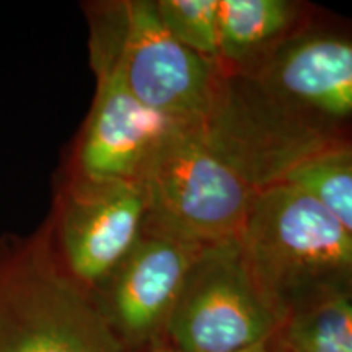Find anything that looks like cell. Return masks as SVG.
Returning <instances> with one entry per match:
<instances>
[{
  "instance_id": "obj_16",
  "label": "cell",
  "mask_w": 352,
  "mask_h": 352,
  "mask_svg": "<svg viewBox=\"0 0 352 352\" xmlns=\"http://www.w3.org/2000/svg\"><path fill=\"white\" fill-rule=\"evenodd\" d=\"M272 340H274V338H272ZM274 346H276V344H274ZM276 351H277V349H276ZM277 352H279V351H277Z\"/></svg>"
},
{
  "instance_id": "obj_3",
  "label": "cell",
  "mask_w": 352,
  "mask_h": 352,
  "mask_svg": "<svg viewBox=\"0 0 352 352\" xmlns=\"http://www.w3.org/2000/svg\"><path fill=\"white\" fill-rule=\"evenodd\" d=\"M91 60L107 65L140 103L183 124H199L222 94L227 70L171 38L152 0L104 7L94 21Z\"/></svg>"
},
{
  "instance_id": "obj_12",
  "label": "cell",
  "mask_w": 352,
  "mask_h": 352,
  "mask_svg": "<svg viewBox=\"0 0 352 352\" xmlns=\"http://www.w3.org/2000/svg\"><path fill=\"white\" fill-rule=\"evenodd\" d=\"M155 8L175 41L220 64L219 0H155Z\"/></svg>"
},
{
  "instance_id": "obj_9",
  "label": "cell",
  "mask_w": 352,
  "mask_h": 352,
  "mask_svg": "<svg viewBox=\"0 0 352 352\" xmlns=\"http://www.w3.org/2000/svg\"><path fill=\"white\" fill-rule=\"evenodd\" d=\"M202 246L142 233L131 253L104 280L101 308L121 341L142 344L165 333L192 259Z\"/></svg>"
},
{
  "instance_id": "obj_10",
  "label": "cell",
  "mask_w": 352,
  "mask_h": 352,
  "mask_svg": "<svg viewBox=\"0 0 352 352\" xmlns=\"http://www.w3.org/2000/svg\"><path fill=\"white\" fill-rule=\"evenodd\" d=\"M300 6L289 0H219L220 64L227 70L252 65L290 38Z\"/></svg>"
},
{
  "instance_id": "obj_8",
  "label": "cell",
  "mask_w": 352,
  "mask_h": 352,
  "mask_svg": "<svg viewBox=\"0 0 352 352\" xmlns=\"http://www.w3.org/2000/svg\"><path fill=\"white\" fill-rule=\"evenodd\" d=\"M94 69L96 94L78 147L80 176L139 183L165 140L191 124L145 107L107 65Z\"/></svg>"
},
{
  "instance_id": "obj_11",
  "label": "cell",
  "mask_w": 352,
  "mask_h": 352,
  "mask_svg": "<svg viewBox=\"0 0 352 352\" xmlns=\"http://www.w3.org/2000/svg\"><path fill=\"white\" fill-rule=\"evenodd\" d=\"M283 182L315 196L352 235V138L324 145L290 170Z\"/></svg>"
},
{
  "instance_id": "obj_6",
  "label": "cell",
  "mask_w": 352,
  "mask_h": 352,
  "mask_svg": "<svg viewBox=\"0 0 352 352\" xmlns=\"http://www.w3.org/2000/svg\"><path fill=\"white\" fill-rule=\"evenodd\" d=\"M290 118L333 140L352 138V36L307 33L287 38L248 74Z\"/></svg>"
},
{
  "instance_id": "obj_5",
  "label": "cell",
  "mask_w": 352,
  "mask_h": 352,
  "mask_svg": "<svg viewBox=\"0 0 352 352\" xmlns=\"http://www.w3.org/2000/svg\"><path fill=\"white\" fill-rule=\"evenodd\" d=\"M0 352H124L101 307L39 250L0 266Z\"/></svg>"
},
{
  "instance_id": "obj_1",
  "label": "cell",
  "mask_w": 352,
  "mask_h": 352,
  "mask_svg": "<svg viewBox=\"0 0 352 352\" xmlns=\"http://www.w3.org/2000/svg\"><path fill=\"white\" fill-rule=\"evenodd\" d=\"M243 258L280 324L352 289V235L305 189L264 188L239 233Z\"/></svg>"
},
{
  "instance_id": "obj_4",
  "label": "cell",
  "mask_w": 352,
  "mask_h": 352,
  "mask_svg": "<svg viewBox=\"0 0 352 352\" xmlns=\"http://www.w3.org/2000/svg\"><path fill=\"white\" fill-rule=\"evenodd\" d=\"M279 328L233 236L202 246L192 259L165 333L182 352H236L270 342Z\"/></svg>"
},
{
  "instance_id": "obj_7",
  "label": "cell",
  "mask_w": 352,
  "mask_h": 352,
  "mask_svg": "<svg viewBox=\"0 0 352 352\" xmlns=\"http://www.w3.org/2000/svg\"><path fill=\"white\" fill-rule=\"evenodd\" d=\"M144 189L138 182L80 176L63 204L59 235L77 284H103L144 233Z\"/></svg>"
},
{
  "instance_id": "obj_14",
  "label": "cell",
  "mask_w": 352,
  "mask_h": 352,
  "mask_svg": "<svg viewBox=\"0 0 352 352\" xmlns=\"http://www.w3.org/2000/svg\"><path fill=\"white\" fill-rule=\"evenodd\" d=\"M342 352H352V324H351L349 334H347V338H346L344 347H342Z\"/></svg>"
},
{
  "instance_id": "obj_2",
  "label": "cell",
  "mask_w": 352,
  "mask_h": 352,
  "mask_svg": "<svg viewBox=\"0 0 352 352\" xmlns=\"http://www.w3.org/2000/svg\"><path fill=\"white\" fill-rule=\"evenodd\" d=\"M144 233L208 246L239 236L263 191L199 124L175 131L140 178Z\"/></svg>"
},
{
  "instance_id": "obj_15",
  "label": "cell",
  "mask_w": 352,
  "mask_h": 352,
  "mask_svg": "<svg viewBox=\"0 0 352 352\" xmlns=\"http://www.w3.org/2000/svg\"><path fill=\"white\" fill-rule=\"evenodd\" d=\"M152 352H182V351L175 349V347H160V349H155Z\"/></svg>"
},
{
  "instance_id": "obj_13",
  "label": "cell",
  "mask_w": 352,
  "mask_h": 352,
  "mask_svg": "<svg viewBox=\"0 0 352 352\" xmlns=\"http://www.w3.org/2000/svg\"><path fill=\"white\" fill-rule=\"evenodd\" d=\"M236 352H277L276 351V346H274V341H270V342H264V344H259V346H254V347H250V349H243V351H236Z\"/></svg>"
}]
</instances>
